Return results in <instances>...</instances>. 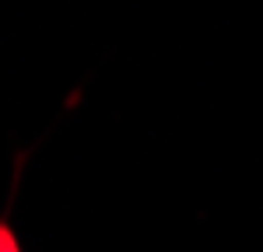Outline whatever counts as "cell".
Returning a JSON list of instances; mask_svg holds the SVG:
<instances>
[{
  "label": "cell",
  "instance_id": "6da1fadb",
  "mask_svg": "<svg viewBox=\"0 0 263 252\" xmlns=\"http://www.w3.org/2000/svg\"><path fill=\"white\" fill-rule=\"evenodd\" d=\"M0 252H21L18 235H14V228L7 221H0Z\"/></svg>",
  "mask_w": 263,
  "mask_h": 252
}]
</instances>
